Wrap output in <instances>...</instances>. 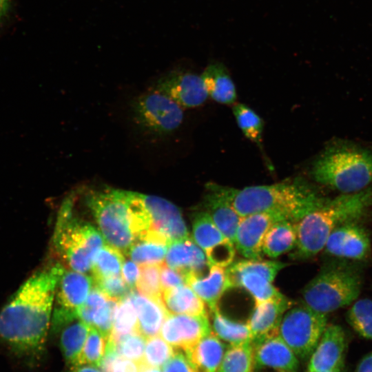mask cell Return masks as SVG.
<instances>
[{
  "instance_id": "obj_47",
  "label": "cell",
  "mask_w": 372,
  "mask_h": 372,
  "mask_svg": "<svg viewBox=\"0 0 372 372\" xmlns=\"http://www.w3.org/2000/svg\"><path fill=\"white\" fill-rule=\"evenodd\" d=\"M13 0H0V32L8 25L13 14Z\"/></svg>"
},
{
  "instance_id": "obj_33",
  "label": "cell",
  "mask_w": 372,
  "mask_h": 372,
  "mask_svg": "<svg viewBox=\"0 0 372 372\" xmlns=\"http://www.w3.org/2000/svg\"><path fill=\"white\" fill-rule=\"evenodd\" d=\"M134 332H138V317L135 307L128 295L118 302L108 338L116 342L122 336Z\"/></svg>"
},
{
  "instance_id": "obj_11",
  "label": "cell",
  "mask_w": 372,
  "mask_h": 372,
  "mask_svg": "<svg viewBox=\"0 0 372 372\" xmlns=\"http://www.w3.org/2000/svg\"><path fill=\"white\" fill-rule=\"evenodd\" d=\"M146 231L139 239H158L169 245L189 237L179 208L170 201L138 193Z\"/></svg>"
},
{
  "instance_id": "obj_19",
  "label": "cell",
  "mask_w": 372,
  "mask_h": 372,
  "mask_svg": "<svg viewBox=\"0 0 372 372\" xmlns=\"http://www.w3.org/2000/svg\"><path fill=\"white\" fill-rule=\"evenodd\" d=\"M292 304L291 301L285 296L255 303V307L247 322L251 342L254 344L278 335L282 318Z\"/></svg>"
},
{
  "instance_id": "obj_51",
  "label": "cell",
  "mask_w": 372,
  "mask_h": 372,
  "mask_svg": "<svg viewBox=\"0 0 372 372\" xmlns=\"http://www.w3.org/2000/svg\"><path fill=\"white\" fill-rule=\"evenodd\" d=\"M139 372H163L160 368L146 366L142 363L139 364Z\"/></svg>"
},
{
  "instance_id": "obj_46",
  "label": "cell",
  "mask_w": 372,
  "mask_h": 372,
  "mask_svg": "<svg viewBox=\"0 0 372 372\" xmlns=\"http://www.w3.org/2000/svg\"><path fill=\"white\" fill-rule=\"evenodd\" d=\"M121 273L129 287L134 290L140 274V266L132 260H126L123 264Z\"/></svg>"
},
{
  "instance_id": "obj_13",
  "label": "cell",
  "mask_w": 372,
  "mask_h": 372,
  "mask_svg": "<svg viewBox=\"0 0 372 372\" xmlns=\"http://www.w3.org/2000/svg\"><path fill=\"white\" fill-rule=\"evenodd\" d=\"M323 251L332 258L361 262L370 258L371 242L366 229L359 221H353L334 229Z\"/></svg>"
},
{
  "instance_id": "obj_4",
  "label": "cell",
  "mask_w": 372,
  "mask_h": 372,
  "mask_svg": "<svg viewBox=\"0 0 372 372\" xmlns=\"http://www.w3.org/2000/svg\"><path fill=\"white\" fill-rule=\"evenodd\" d=\"M310 174L340 194L359 192L372 187V152L349 141L331 143L314 159Z\"/></svg>"
},
{
  "instance_id": "obj_14",
  "label": "cell",
  "mask_w": 372,
  "mask_h": 372,
  "mask_svg": "<svg viewBox=\"0 0 372 372\" xmlns=\"http://www.w3.org/2000/svg\"><path fill=\"white\" fill-rule=\"evenodd\" d=\"M192 238L204 251L209 265L226 267L233 262L236 249L234 243L223 235L204 210L194 216Z\"/></svg>"
},
{
  "instance_id": "obj_25",
  "label": "cell",
  "mask_w": 372,
  "mask_h": 372,
  "mask_svg": "<svg viewBox=\"0 0 372 372\" xmlns=\"http://www.w3.org/2000/svg\"><path fill=\"white\" fill-rule=\"evenodd\" d=\"M200 76L209 97L220 104L230 105L236 102L237 93L235 84L223 63H210Z\"/></svg>"
},
{
  "instance_id": "obj_29",
  "label": "cell",
  "mask_w": 372,
  "mask_h": 372,
  "mask_svg": "<svg viewBox=\"0 0 372 372\" xmlns=\"http://www.w3.org/2000/svg\"><path fill=\"white\" fill-rule=\"evenodd\" d=\"M90 329V326L76 318L60 330V349L65 362L72 367L76 365Z\"/></svg>"
},
{
  "instance_id": "obj_23",
  "label": "cell",
  "mask_w": 372,
  "mask_h": 372,
  "mask_svg": "<svg viewBox=\"0 0 372 372\" xmlns=\"http://www.w3.org/2000/svg\"><path fill=\"white\" fill-rule=\"evenodd\" d=\"M129 295L137 313L138 332L146 339L158 335L169 314L163 301L150 298L134 290Z\"/></svg>"
},
{
  "instance_id": "obj_6",
  "label": "cell",
  "mask_w": 372,
  "mask_h": 372,
  "mask_svg": "<svg viewBox=\"0 0 372 372\" xmlns=\"http://www.w3.org/2000/svg\"><path fill=\"white\" fill-rule=\"evenodd\" d=\"M72 198L62 205L58 215L53 243L57 253L72 270L86 273L105 240L95 227L74 217Z\"/></svg>"
},
{
  "instance_id": "obj_12",
  "label": "cell",
  "mask_w": 372,
  "mask_h": 372,
  "mask_svg": "<svg viewBox=\"0 0 372 372\" xmlns=\"http://www.w3.org/2000/svg\"><path fill=\"white\" fill-rule=\"evenodd\" d=\"M93 284V278L85 273L65 269L56 289L50 324L54 332L79 318L77 310L86 300Z\"/></svg>"
},
{
  "instance_id": "obj_52",
  "label": "cell",
  "mask_w": 372,
  "mask_h": 372,
  "mask_svg": "<svg viewBox=\"0 0 372 372\" xmlns=\"http://www.w3.org/2000/svg\"><path fill=\"white\" fill-rule=\"evenodd\" d=\"M344 366L337 369H335V370H332V371H308L307 372H344Z\"/></svg>"
},
{
  "instance_id": "obj_43",
  "label": "cell",
  "mask_w": 372,
  "mask_h": 372,
  "mask_svg": "<svg viewBox=\"0 0 372 372\" xmlns=\"http://www.w3.org/2000/svg\"><path fill=\"white\" fill-rule=\"evenodd\" d=\"M119 300L109 298L105 304L96 313L91 327L109 338Z\"/></svg>"
},
{
  "instance_id": "obj_1",
  "label": "cell",
  "mask_w": 372,
  "mask_h": 372,
  "mask_svg": "<svg viewBox=\"0 0 372 372\" xmlns=\"http://www.w3.org/2000/svg\"><path fill=\"white\" fill-rule=\"evenodd\" d=\"M59 263L39 270L24 282L0 311V344L26 362L42 353L51 324Z\"/></svg>"
},
{
  "instance_id": "obj_15",
  "label": "cell",
  "mask_w": 372,
  "mask_h": 372,
  "mask_svg": "<svg viewBox=\"0 0 372 372\" xmlns=\"http://www.w3.org/2000/svg\"><path fill=\"white\" fill-rule=\"evenodd\" d=\"M168 96L183 108L202 105L208 98L200 75L173 70L160 77L154 87Z\"/></svg>"
},
{
  "instance_id": "obj_44",
  "label": "cell",
  "mask_w": 372,
  "mask_h": 372,
  "mask_svg": "<svg viewBox=\"0 0 372 372\" xmlns=\"http://www.w3.org/2000/svg\"><path fill=\"white\" fill-rule=\"evenodd\" d=\"M162 292L164 290L186 284V276L169 267L165 262L160 265Z\"/></svg>"
},
{
  "instance_id": "obj_42",
  "label": "cell",
  "mask_w": 372,
  "mask_h": 372,
  "mask_svg": "<svg viewBox=\"0 0 372 372\" xmlns=\"http://www.w3.org/2000/svg\"><path fill=\"white\" fill-rule=\"evenodd\" d=\"M94 280V285L109 298L121 300L132 291L121 275L111 276Z\"/></svg>"
},
{
  "instance_id": "obj_8",
  "label": "cell",
  "mask_w": 372,
  "mask_h": 372,
  "mask_svg": "<svg viewBox=\"0 0 372 372\" xmlns=\"http://www.w3.org/2000/svg\"><path fill=\"white\" fill-rule=\"evenodd\" d=\"M328 315L304 303L288 309L280 323L278 335L298 358H309L327 327Z\"/></svg>"
},
{
  "instance_id": "obj_31",
  "label": "cell",
  "mask_w": 372,
  "mask_h": 372,
  "mask_svg": "<svg viewBox=\"0 0 372 372\" xmlns=\"http://www.w3.org/2000/svg\"><path fill=\"white\" fill-rule=\"evenodd\" d=\"M254 348L251 342L229 344L217 372H253Z\"/></svg>"
},
{
  "instance_id": "obj_39",
  "label": "cell",
  "mask_w": 372,
  "mask_h": 372,
  "mask_svg": "<svg viewBox=\"0 0 372 372\" xmlns=\"http://www.w3.org/2000/svg\"><path fill=\"white\" fill-rule=\"evenodd\" d=\"M160 265H139L140 274L136 287L140 293L150 298L162 300Z\"/></svg>"
},
{
  "instance_id": "obj_48",
  "label": "cell",
  "mask_w": 372,
  "mask_h": 372,
  "mask_svg": "<svg viewBox=\"0 0 372 372\" xmlns=\"http://www.w3.org/2000/svg\"><path fill=\"white\" fill-rule=\"evenodd\" d=\"M111 372H139V364L120 356L114 362Z\"/></svg>"
},
{
  "instance_id": "obj_45",
  "label": "cell",
  "mask_w": 372,
  "mask_h": 372,
  "mask_svg": "<svg viewBox=\"0 0 372 372\" xmlns=\"http://www.w3.org/2000/svg\"><path fill=\"white\" fill-rule=\"evenodd\" d=\"M161 368L163 372H196L185 354L178 349Z\"/></svg>"
},
{
  "instance_id": "obj_37",
  "label": "cell",
  "mask_w": 372,
  "mask_h": 372,
  "mask_svg": "<svg viewBox=\"0 0 372 372\" xmlns=\"http://www.w3.org/2000/svg\"><path fill=\"white\" fill-rule=\"evenodd\" d=\"M107 340L97 329L90 327L75 366L91 365L100 367L105 354Z\"/></svg>"
},
{
  "instance_id": "obj_50",
  "label": "cell",
  "mask_w": 372,
  "mask_h": 372,
  "mask_svg": "<svg viewBox=\"0 0 372 372\" xmlns=\"http://www.w3.org/2000/svg\"><path fill=\"white\" fill-rule=\"evenodd\" d=\"M70 372H102L99 367L91 365H78L72 367Z\"/></svg>"
},
{
  "instance_id": "obj_9",
  "label": "cell",
  "mask_w": 372,
  "mask_h": 372,
  "mask_svg": "<svg viewBox=\"0 0 372 372\" xmlns=\"http://www.w3.org/2000/svg\"><path fill=\"white\" fill-rule=\"evenodd\" d=\"M183 108L166 94L153 87L138 96L132 105L135 123L155 135H166L183 123Z\"/></svg>"
},
{
  "instance_id": "obj_18",
  "label": "cell",
  "mask_w": 372,
  "mask_h": 372,
  "mask_svg": "<svg viewBox=\"0 0 372 372\" xmlns=\"http://www.w3.org/2000/svg\"><path fill=\"white\" fill-rule=\"evenodd\" d=\"M278 220L266 213L242 217L234 242L236 249L247 259H261L265 236L271 226Z\"/></svg>"
},
{
  "instance_id": "obj_5",
  "label": "cell",
  "mask_w": 372,
  "mask_h": 372,
  "mask_svg": "<svg viewBox=\"0 0 372 372\" xmlns=\"http://www.w3.org/2000/svg\"><path fill=\"white\" fill-rule=\"evenodd\" d=\"M356 263L333 258L324 264L303 288V303L327 315L353 303L363 284L362 270Z\"/></svg>"
},
{
  "instance_id": "obj_27",
  "label": "cell",
  "mask_w": 372,
  "mask_h": 372,
  "mask_svg": "<svg viewBox=\"0 0 372 372\" xmlns=\"http://www.w3.org/2000/svg\"><path fill=\"white\" fill-rule=\"evenodd\" d=\"M162 301L169 314H207L205 302L187 284L163 291Z\"/></svg>"
},
{
  "instance_id": "obj_26",
  "label": "cell",
  "mask_w": 372,
  "mask_h": 372,
  "mask_svg": "<svg viewBox=\"0 0 372 372\" xmlns=\"http://www.w3.org/2000/svg\"><path fill=\"white\" fill-rule=\"evenodd\" d=\"M207 190L203 203V210L208 214L223 235L234 243L242 217L221 196L214 191Z\"/></svg>"
},
{
  "instance_id": "obj_30",
  "label": "cell",
  "mask_w": 372,
  "mask_h": 372,
  "mask_svg": "<svg viewBox=\"0 0 372 372\" xmlns=\"http://www.w3.org/2000/svg\"><path fill=\"white\" fill-rule=\"evenodd\" d=\"M211 331L221 340L237 344L251 342L247 324L236 322L224 316L218 309L211 311Z\"/></svg>"
},
{
  "instance_id": "obj_38",
  "label": "cell",
  "mask_w": 372,
  "mask_h": 372,
  "mask_svg": "<svg viewBox=\"0 0 372 372\" xmlns=\"http://www.w3.org/2000/svg\"><path fill=\"white\" fill-rule=\"evenodd\" d=\"M176 351L174 347L158 335L147 338L141 363L152 367L161 368Z\"/></svg>"
},
{
  "instance_id": "obj_41",
  "label": "cell",
  "mask_w": 372,
  "mask_h": 372,
  "mask_svg": "<svg viewBox=\"0 0 372 372\" xmlns=\"http://www.w3.org/2000/svg\"><path fill=\"white\" fill-rule=\"evenodd\" d=\"M94 287L85 302L77 310L79 319L90 327L96 313L105 304L109 298L101 290L95 286Z\"/></svg>"
},
{
  "instance_id": "obj_34",
  "label": "cell",
  "mask_w": 372,
  "mask_h": 372,
  "mask_svg": "<svg viewBox=\"0 0 372 372\" xmlns=\"http://www.w3.org/2000/svg\"><path fill=\"white\" fill-rule=\"evenodd\" d=\"M125 261L123 253L110 245H105L96 254L92 267V278L121 275Z\"/></svg>"
},
{
  "instance_id": "obj_32",
  "label": "cell",
  "mask_w": 372,
  "mask_h": 372,
  "mask_svg": "<svg viewBox=\"0 0 372 372\" xmlns=\"http://www.w3.org/2000/svg\"><path fill=\"white\" fill-rule=\"evenodd\" d=\"M169 244L158 239L136 240L126 253L138 265H161L165 262Z\"/></svg>"
},
{
  "instance_id": "obj_49",
  "label": "cell",
  "mask_w": 372,
  "mask_h": 372,
  "mask_svg": "<svg viewBox=\"0 0 372 372\" xmlns=\"http://www.w3.org/2000/svg\"><path fill=\"white\" fill-rule=\"evenodd\" d=\"M354 372H372V351L360 360Z\"/></svg>"
},
{
  "instance_id": "obj_22",
  "label": "cell",
  "mask_w": 372,
  "mask_h": 372,
  "mask_svg": "<svg viewBox=\"0 0 372 372\" xmlns=\"http://www.w3.org/2000/svg\"><path fill=\"white\" fill-rule=\"evenodd\" d=\"M186 284L207 304L210 311L218 308L222 296L233 288L227 268L216 265H210L209 273L205 277L189 274L186 276Z\"/></svg>"
},
{
  "instance_id": "obj_40",
  "label": "cell",
  "mask_w": 372,
  "mask_h": 372,
  "mask_svg": "<svg viewBox=\"0 0 372 372\" xmlns=\"http://www.w3.org/2000/svg\"><path fill=\"white\" fill-rule=\"evenodd\" d=\"M146 340L138 332H134L122 336L115 342L121 357L141 364L143 358Z\"/></svg>"
},
{
  "instance_id": "obj_28",
  "label": "cell",
  "mask_w": 372,
  "mask_h": 372,
  "mask_svg": "<svg viewBox=\"0 0 372 372\" xmlns=\"http://www.w3.org/2000/svg\"><path fill=\"white\" fill-rule=\"evenodd\" d=\"M296 241L295 223L285 220L276 221L265 236L262 244L263 254L269 258H277L293 251Z\"/></svg>"
},
{
  "instance_id": "obj_16",
  "label": "cell",
  "mask_w": 372,
  "mask_h": 372,
  "mask_svg": "<svg viewBox=\"0 0 372 372\" xmlns=\"http://www.w3.org/2000/svg\"><path fill=\"white\" fill-rule=\"evenodd\" d=\"M211 331L207 314H169L159 335L176 349L185 351Z\"/></svg>"
},
{
  "instance_id": "obj_3",
  "label": "cell",
  "mask_w": 372,
  "mask_h": 372,
  "mask_svg": "<svg viewBox=\"0 0 372 372\" xmlns=\"http://www.w3.org/2000/svg\"><path fill=\"white\" fill-rule=\"evenodd\" d=\"M372 209V187L353 194H340L295 223L297 241L290 254L293 260H306L324 249L334 229L359 221Z\"/></svg>"
},
{
  "instance_id": "obj_17",
  "label": "cell",
  "mask_w": 372,
  "mask_h": 372,
  "mask_svg": "<svg viewBox=\"0 0 372 372\" xmlns=\"http://www.w3.org/2000/svg\"><path fill=\"white\" fill-rule=\"evenodd\" d=\"M347 338L338 324L327 325L309 358L308 371H327L344 366Z\"/></svg>"
},
{
  "instance_id": "obj_20",
  "label": "cell",
  "mask_w": 372,
  "mask_h": 372,
  "mask_svg": "<svg viewBox=\"0 0 372 372\" xmlns=\"http://www.w3.org/2000/svg\"><path fill=\"white\" fill-rule=\"evenodd\" d=\"M253 344L255 368L267 367L280 372H295L298 369V357L278 335Z\"/></svg>"
},
{
  "instance_id": "obj_10",
  "label": "cell",
  "mask_w": 372,
  "mask_h": 372,
  "mask_svg": "<svg viewBox=\"0 0 372 372\" xmlns=\"http://www.w3.org/2000/svg\"><path fill=\"white\" fill-rule=\"evenodd\" d=\"M287 265L276 260L246 259L232 262L227 271L233 287L245 289L257 303L284 296L273 286V282Z\"/></svg>"
},
{
  "instance_id": "obj_2",
  "label": "cell",
  "mask_w": 372,
  "mask_h": 372,
  "mask_svg": "<svg viewBox=\"0 0 372 372\" xmlns=\"http://www.w3.org/2000/svg\"><path fill=\"white\" fill-rule=\"evenodd\" d=\"M206 189L225 198L241 216L269 214L279 220L297 223L329 199L302 179L236 189L208 183Z\"/></svg>"
},
{
  "instance_id": "obj_35",
  "label": "cell",
  "mask_w": 372,
  "mask_h": 372,
  "mask_svg": "<svg viewBox=\"0 0 372 372\" xmlns=\"http://www.w3.org/2000/svg\"><path fill=\"white\" fill-rule=\"evenodd\" d=\"M346 320L360 336L372 340V300H356L346 313Z\"/></svg>"
},
{
  "instance_id": "obj_36",
  "label": "cell",
  "mask_w": 372,
  "mask_h": 372,
  "mask_svg": "<svg viewBox=\"0 0 372 372\" xmlns=\"http://www.w3.org/2000/svg\"><path fill=\"white\" fill-rule=\"evenodd\" d=\"M233 113L245 136L260 145L264 127L262 119L251 108L242 103L233 107Z\"/></svg>"
},
{
  "instance_id": "obj_21",
  "label": "cell",
  "mask_w": 372,
  "mask_h": 372,
  "mask_svg": "<svg viewBox=\"0 0 372 372\" xmlns=\"http://www.w3.org/2000/svg\"><path fill=\"white\" fill-rule=\"evenodd\" d=\"M165 262L185 276H200L210 267L204 251L191 237L171 242Z\"/></svg>"
},
{
  "instance_id": "obj_24",
  "label": "cell",
  "mask_w": 372,
  "mask_h": 372,
  "mask_svg": "<svg viewBox=\"0 0 372 372\" xmlns=\"http://www.w3.org/2000/svg\"><path fill=\"white\" fill-rule=\"evenodd\" d=\"M225 347L222 340L211 332L184 352L196 372H217L226 351Z\"/></svg>"
},
{
  "instance_id": "obj_7",
  "label": "cell",
  "mask_w": 372,
  "mask_h": 372,
  "mask_svg": "<svg viewBox=\"0 0 372 372\" xmlns=\"http://www.w3.org/2000/svg\"><path fill=\"white\" fill-rule=\"evenodd\" d=\"M86 200L105 241L126 254L136 240L126 191H93L88 194Z\"/></svg>"
}]
</instances>
